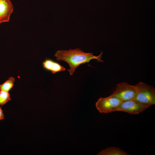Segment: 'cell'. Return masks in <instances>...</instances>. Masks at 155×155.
<instances>
[{
  "instance_id": "6da1fadb",
  "label": "cell",
  "mask_w": 155,
  "mask_h": 155,
  "mask_svg": "<svg viewBox=\"0 0 155 155\" xmlns=\"http://www.w3.org/2000/svg\"><path fill=\"white\" fill-rule=\"evenodd\" d=\"M102 52L99 55L95 56L91 53H86L78 48L57 51L55 55L56 59L60 61H64L69 65L70 69H68L70 75H72L76 68L80 65L89 62L95 59L99 62H104L101 59Z\"/></svg>"
},
{
  "instance_id": "277c9868",
  "label": "cell",
  "mask_w": 155,
  "mask_h": 155,
  "mask_svg": "<svg viewBox=\"0 0 155 155\" xmlns=\"http://www.w3.org/2000/svg\"><path fill=\"white\" fill-rule=\"evenodd\" d=\"M137 91L135 85L122 82L117 85L115 91L111 95L125 101L133 99Z\"/></svg>"
},
{
  "instance_id": "52a82bcc",
  "label": "cell",
  "mask_w": 155,
  "mask_h": 155,
  "mask_svg": "<svg viewBox=\"0 0 155 155\" xmlns=\"http://www.w3.org/2000/svg\"><path fill=\"white\" fill-rule=\"evenodd\" d=\"M42 65L45 69L51 71L53 74L66 70L65 68L59 63L51 59H46L42 63Z\"/></svg>"
},
{
  "instance_id": "30bf717a",
  "label": "cell",
  "mask_w": 155,
  "mask_h": 155,
  "mask_svg": "<svg viewBox=\"0 0 155 155\" xmlns=\"http://www.w3.org/2000/svg\"><path fill=\"white\" fill-rule=\"evenodd\" d=\"M11 100L9 92L2 90L0 91V105L2 106Z\"/></svg>"
},
{
  "instance_id": "7c38bea8",
  "label": "cell",
  "mask_w": 155,
  "mask_h": 155,
  "mask_svg": "<svg viewBox=\"0 0 155 155\" xmlns=\"http://www.w3.org/2000/svg\"></svg>"
},
{
  "instance_id": "3957f363",
  "label": "cell",
  "mask_w": 155,
  "mask_h": 155,
  "mask_svg": "<svg viewBox=\"0 0 155 155\" xmlns=\"http://www.w3.org/2000/svg\"><path fill=\"white\" fill-rule=\"evenodd\" d=\"M123 102L120 99L111 95L100 98L96 102V106L100 113H110L117 111Z\"/></svg>"
},
{
  "instance_id": "5b68a950",
  "label": "cell",
  "mask_w": 155,
  "mask_h": 155,
  "mask_svg": "<svg viewBox=\"0 0 155 155\" xmlns=\"http://www.w3.org/2000/svg\"><path fill=\"white\" fill-rule=\"evenodd\" d=\"M150 106L143 104L134 99L123 101L117 111H122L132 114H137L144 111Z\"/></svg>"
},
{
  "instance_id": "7a4b0ae2",
  "label": "cell",
  "mask_w": 155,
  "mask_h": 155,
  "mask_svg": "<svg viewBox=\"0 0 155 155\" xmlns=\"http://www.w3.org/2000/svg\"><path fill=\"white\" fill-rule=\"evenodd\" d=\"M135 85L137 91L134 99L150 106L155 104V89L153 86L141 82Z\"/></svg>"
},
{
  "instance_id": "ba28073f",
  "label": "cell",
  "mask_w": 155,
  "mask_h": 155,
  "mask_svg": "<svg viewBox=\"0 0 155 155\" xmlns=\"http://www.w3.org/2000/svg\"><path fill=\"white\" fill-rule=\"evenodd\" d=\"M97 155H128L129 154L119 148L111 147L103 150L99 153Z\"/></svg>"
},
{
  "instance_id": "9c48e42d",
  "label": "cell",
  "mask_w": 155,
  "mask_h": 155,
  "mask_svg": "<svg viewBox=\"0 0 155 155\" xmlns=\"http://www.w3.org/2000/svg\"><path fill=\"white\" fill-rule=\"evenodd\" d=\"M15 82L14 78H9L3 84H0V90L9 92L13 87Z\"/></svg>"
},
{
  "instance_id": "8fae6325",
  "label": "cell",
  "mask_w": 155,
  "mask_h": 155,
  "mask_svg": "<svg viewBox=\"0 0 155 155\" xmlns=\"http://www.w3.org/2000/svg\"><path fill=\"white\" fill-rule=\"evenodd\" d=\"M4 119V117L3 110L0 107V120H3Z\"/></svg>"
},
{
  "instance_id": "8992f818",
  "label": "cell",
  "mask_w": 155,
  "mask_h": 155,
  "mask_svg": "<svg viewBox=\"0 0 155 155\" xmlns=\"http://www.w3.org/2000/svg\"><path fill=\"white\" fill-rule=\"evenodd\" d=\"M13 9V5L10 0H0L1 23L9 22Z\"/></svg>"
}]
</instances>
